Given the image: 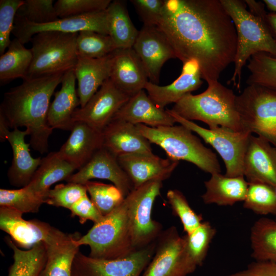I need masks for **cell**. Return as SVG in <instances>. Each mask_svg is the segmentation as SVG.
I'll use <instances>...</instances> for the list:
<instances>
[{"label":"cell","mask_w":276,"mask_h":276,"mask_svg":"<svg viewBox=\"0 0 276 276\" xmlns=\"http://www.w3.org/2000/svg\"><path fill=\"white\" fill-rule=\"evenodd\" d=\"M157 27L183 63L195 60L202 79H218L234 62L237 35L220 0H165Z\"/></svg>","instance_id":"obj_1"},{"label":"cell","mask_w":276,"mask_h":276,"mask_svg":"<svg viewBox=\"0 0 276 276\" xmlns=\"http://www.w3.org/2000/svg\"><path fill=\"white\" fill-rule=\"evenodd\" d=\"M64 73L23 80L4 94L0 114L9 128L26 127L30 133V146L41 154L48 151L53 129L48 122L50 99L61 83Z\"/></svg>","instance_id":"obj_2"},{"label":"cell","mask_w":276,"mask_h":276,"mask_svg":"<svg viewBox=\"0 0 276 276\" xmlns=\"http://www.w3.org/2000/svg\"><path fill=\"white\" fill-rule=\"evenodd\" d=\"M208 84L206 89L200 94L185 95L171 110L185 119L204 122L209 128L221 126L243 131L233 90L218 81Z\"/></svg>","instance_id":"obj_3"},{"label":"cell","mask_w":276,"mask_h":276,"mask_svg":"<svg viewBox=\"0 0 276 276\" xmlns=\"http://www.w3.org/2000/svg\"><path fill=\"white\" fill-rule=\"evenodd\" d=\"M232 19L237 35L235 68L229 81L239 88L242 68L247 61L258 53H266L276 57V42L262 18L247 9L244 1L220 0Z\"/></svg>","instance_id":"obj_4"},{"label":"cell","mask_w":276,"mask_h":276,"mask_svg":"<svg viewBox=\"0 0 276 276\" xmlns=\"http://www.w3.org/2000/svg\"><path fill=\"white\" fill-rule=\"evenodd\" d=\"M140 133L151 143L160 147L167 157L193 164L211 175L221 172L216 154L186 127L180 125L151 127L137 124Z\"/></svg>","instance_id":"obj_5"},{"label":"cell","mask_w":276,"mask_h":276,"mask_svg":"<svg viewBox=\"0 0 276 276\" xmlns=\"http://www.w3.org/2000/svg\"><path fill=\"white\" fill-rule=\"evenodd\" d=\"M76 242L79 247L89 246V256L94 258H123L137 250L133 245L125 199L113 211L94 223L88 232Z\"/></svg>","instance_id":"obj_6"},{"label":"cell","mask_w":276,"mask_h":276,"mask_svg":"<svg viewBox=\"0 0 276 276\" xmlns=\"http://www.w3.org/2000/svg\"><path fill=\"white\" fill-rule=\"evenodd\" d=\"M78 34L47 31L34 35L30 40L32 60L25 79L64 73L74 68Z\"/></svg>","instance_id":"obj_7"},{"label":"cell","mask_w":276,"mask_h":276,"mask_svg":"<svg viewBox=\"0 0 276 276\" xmlns=\"http://www.w3.org/2000/svg\"><path fill=\"white\" fill-rule=\"evenodd\" d=\"M236 105L243 131L255 133L276 147V89L248 85L236 96Z\"/></svg>","instance_id":"obj_8"},{"label":"cell","mask_w":276,"mask_h":276,"mask_svg":"<svg viewBox=\"0 0 276 276\" xmlns=\"http://www.w3.org/2000/svg\"><path fill=\"white\" fill-rule=\"evenodd\" d=\"M167 111L176 123L197 133L215 149L225 164V176H243V159L251 133L235 131L221 126L206 129L183 118L171 109H167Z\"/></svg>","instance_id":"obj_9"},{"label":"cell","mask_w":276,"mask_h":276,"mask_svg":"<svg viewBox=\"0 0 276 276\" xmlns=\"http://www.w3.org/2000/svg\"><path fill=\"white\" fill-rule=\"evenodd\" d=\"M162 187V181H150L134 189L125 198L133 245L136 250L155 241L163 231L162 225L151 217L154 201Z\"/></svg>","instance_id":"obj_10"},{"label":"cell","mask_w":276,"mask_h":276,"mask_svg":"<svg viewBox=\"0 0 276 276\" xmlns=\"http://www.w3.org/2000/svg\"><path fill=\"white\" fill-rule=\"evenodd\" d=\"M156 240L130 255L120 259H102L79 251L74 259L72 276H140L151 260Z\"/></svg>","instance_id":"obj_11"},{"label":"cell","mask_w":276,"mask_h":276,"mask_svg":"<svg viewBox=\"0 0 276 276\" xmlns=\"http://www.w3.org/2000/svg\"><path fill=\"white\" fill-rule=\"evenodd\" d=\"M185 239L176 227L163 231L156 239L154 255L142 276H187L195 270L189 264Z\"/></svg>","instance_id":"obj_12"},{"label":"cell","mask_w":276,"mask_h":276,"mask_svg":"<svg viewBox=\"0 0 276 276\" xmlns=\"http://www.w3.org/2000/svg\"><path fill=\"white\" fill-rule=\"evenodd\" d=\"M83 31L109 35L106 9L79 16L59 18L43 24L31 23L15 17L12 33L24 44L30 41L34 35L42 32L77 33Z\"/></svg>","instance_id":"obj_13"},{"label":"cell","mask_w":276,"mask_h":276,"mask_svg":"<svg viewBox=\"0 0 276 276\" xmlns=\"http://www.w3.org/2000/svg\"><path fill=\"white\" fill-rule=\"evenodd\" d=\"M129 98L109 78L84 106L75 111L72 122H83L102 132Z\"/></svg>","instance_id":"obj_14"},{"label":"cell","mask_w":276,"mask_h":276,"mask_svg":"<svg viewBox=\"0 0 276 276\" xmlns=\"http://www.w3.org/2000/svg\"><path fill=\"white\" fill-rule=\"evenodd\" d=\"M132 48L143 62L150 81L155 84L159 81L164 63L176 58L172 46L157 26L143 25Z\"/></svg>","instance_id":"obj_15"},{"label":"cell","mask_w":276,"mask_h":276,"mask_svg":"<svg viewBox=\"0 0 276 276\" xmlns=\"http://www.w3.org/2000/svg\"><path fill=\"white\" fill-rule=\"evenodd\" d=\"M94 178L110 181L125 198L134 189L131 181L119 163L117 157L103 147L97 151L88 162L66 181L84 185Z\"/></svg>","instance_id":"obj_16"},{"label":"cell","mask_w":276,"mask_h":276,"mask_svg":"<svg viewBox=\"0 0 276 276\" xmlns=\"http://www.w3.org/2000/svg\"><path fill=\"white\" fill-rule=\"evenodd\" d=\"M22 214L12 208H0V228L10 235L17 246L29 249L38 243H45L57 229L37 219L25 220Z\"/></svg>","instance_id":"obj_17"},{"label":"cell","mask_w":276,"mask_h":276,"mask_svg":"<svg viewBox=\"0 0 276 276\" xmlns=\"http://www.w3.org/2000/svg\"><path fill=\"white\" fill-rule=\"evenodd\" d=\"M117 159L134 189L150 181L168 179L179 164V161L163 158L153 153L125 154Z\"/></svg>","instance_id":"obj_18"},{"label":"cell","mask_w":276,"mask_h":276,"mask_svg":"<svg viewBox=\"0 0 276 276\" xmlns=\"http://www.w3.org/2000/svg\"><path fill=\"white\" fill-rule=\"evenodd\" d=\"M243 176L248 183L276 187V147L266 140L250 135L243 159Z\"/></svg>","instance_id":"obj_19"},{"label":"cell","mask_w":276,"mask_h":276,"mask_svg":"<svg viewBox=\"0 0 276 276\" xmlns=\"http://www.w3.org/2000/svg\"><path fill=\"white\" fill-rule=\"evenodd\" d=\"M110 78L130 97L144 89L148 81L145 66L133 48L114 51Z\"/></svg>","instance_id":"obj_20"},{"label":"cell","mask_w":276,"mask_h":276,"mask_svg":"<svg viewBox=\"0 0 276 276\" xmlns=\"http://www.w3.org/2000/svg\"><path fill=\"white\" fill-rule=\"evenodd\" d=\"M199 66L195 60L183 63L181 73L172 83L159 86L148 81L145 85L148 95L159 108L164 109L171 103H176L185 95L198 89L203 81Z\"/></svg>","instance_id":"obj_21"},{"label":"cell","mask_w":276,"mask_h":276,"mask_svg":"<svg viewBox=\"0 0 276 276\" xmlns=\"http://www.w3.org/2000/svg\"><path fill=\"white\" fill-rule=\"evenodd\" d=\"M103 147L117 157L129 154L151 153V143L143 135L136 125L112 120L102 131Z\"/></svg>","instance_id":"obj_22"},{"label":"cell","mask_w":276,"mask_h":276,"mask_svg":"<svg viewBox=\"0 0 276 276\" xmlns=\"http://www.w3.org/2000/svg\"><path fill=\"white\" fill-rule=\"evenodd\" d=\"M71 131L68 138L57 152L63 159L79 170L103 147L102 134L81 122H75Z\"/></svg>","instance_id":"obj_23"},{"label":"cell","mask_w":276,"mask_h":276,"mask_svg":"<svg viewBox=\"0 0 276 276\" xmlns=\"http://www.w3.org/2000/svg\"><path fill=\"white\" fill-rule=\"evenodd\" d=\"M112 120L151 127L173 126L176 123L167 109L157 106L144 89L130 97Z\"/></svg>","instance_id":"obj_24"},{"label":"cell","mask_w":276,"mask_h":276,"mask_svg":"<svg viewBox=\"0 0 276 276\" xmlns=\"http://www.w3.org/2000/svg\"><path fill=\"white\" fill-rule=\"evenodd\" d=\"M29 134L26 129L20 130L14 128L8 131L5 136V140L8 141L13 152V159L8 171V177L11 185L20 188L29 183L42 159L40 157L34 158L31 156L30 144L25 140V136Z\"/></svg>","instance_id":"obj_25"},{"label":"cell","mask_w":276,"mask_h":276,"mask_svg":"<svg viewBox=\"0 0 276 276\" xmlns=\"http://www.w3.org/2000/svg\"><path fill=\"white\" fill-rule=\"evenodd\" d=\"M81 236L77 233L67 234L57 228L44 243L47 258L40 276H72L73 261L79 251L76 241Z\"/></svg>","instance_id":"obj_26"},{"label":"cell","mask_w":276,"mask_h":276,"mask_svg":"<svg viewBox=\"0 0 276 276\" xmlns=\"http://www.w3.org/2000/svg\"><path fill=\"white\" fill-rule=\"evenodd\" d=\"M113 52L100 58L78 56L74 72L78 81L80 107L84 106L104 82L110 78Z\"/></svg>","instance_id":"obj_27"},{"label":"cell","mask_w":276,"mask_h":276,"mask_svg":"<svg viewBox=\"0 0 276 276\" xmlns=\"http://www.w3.org/2000/svg\"><path fill=\"white\" fill-rule=\"evenodd\" d=\"M76 80L74 68L63 75L61 88L55 94L48 113V124L53 129L71 131L73 126L72 116L80 105Z\"/></svg>","instance_id":"obj_28"},{"label":"cell","mask_w":276,"mask_h":276,"mask_svg":"<svg viewBox=\"0 0 276 276\" xmlns=\"http://www.w3.org/2000/svg\"><path fill=\"white\" fill-rule=\"evenodd\" d=\"M204 183L206 190L201 196L203 202L220 206L233 205L243 201L248 186L244 176L228 177L220 173L212 174Z\"/></svg>","instance_id":"obj_29"},{"label":"cell","mask_w":276,"mask_h":276,"mask_svg":"<svg viewBox=\"0 0 276 276\" xmlns=\"http://www.w3.org/2000/svg\"><path fill=\"white\" fill-rule=\"evenodd\" d=\"M75 170L57 151L50 153L42 158L40 166L26 187L47 199L51 186L61 180L66 181Z\"/></svg>","instance_id":"obj_30"},{"label":"cell","mask_w":276,"mask_h":276,"mask_svg":"<svg viewBox=\"0 0 276 276\" xmlns=\"http://www.w3.org/2000/svg\"><path fill=\"white\" fill-rule=\"evenodd\" d=\"M109 35L117 49L132 48L139 35L132 24L125 3L111 1L106 9Z\"/></svg>","instance_id":"obj_31"},{"label":"cell","mask_w":276,"mask_h":276,"mask_svg":"<svg viewBox=\"0 0 276 276\" xmlns=\"http://www.w3.org/2000/svg\"><path fill=\"white\" fill-rule=\"evenodd\" d=\"M5 241L13 251V262L8 276H40L47 261L44 243H38L26 250L19 249L9 237Z\"/></svg>","instance_id":"obj_32"},{"label":"cell","mask_w":276,"mask_h":276,"mask_svg":"<svg viewBox=\"0 0 276 276\" xmlns=\"http://www.w3.org/2000/svg\"><path fill=\"white\" fill-rule=\"evenodd\" d=\"M251 257L258 261L276 263V220L262 217L250 230Z\"/></svg>","instance_id":"obj_33"},{"label":"cell","mask_w":276,"mask_h":276,"mask_svg":"<svg viewBox=\"0 0 276 276\" xmlns=\"http://www.w3.org/2000/svg\"><path fill=\"white\" fill-rule=\"evenodd\" d=\"M32 60L31 50L17 38L12 40L6 52L0 56L1 84L18 78L25 79Z\"/></svg>","instance_id":"obj_34"},{"label":"cell","mask_w":276,"mask_h":276,"mask_svg":"<svg viewBox=\"0 0 276 276\" xmlns=\"http://www.w3.org/2000/svg\"><path fill=\"white\" fill-rule=\"evenodd\" d=\"M216 234V229L209 222L203 221L192 233L183 236L187 258L195 270L202 264Z\"/></svg>","instance_id":"obj_35"},{"label":"cell","mask_w":276,"mask_h":276,"mask_svg":"<svg viewBox=\"0 0 276 276\" xmlns=\"http://www.w3.org/2000/svg\"><path fill=\"white\" fill-rule=\"evenodd\" d=\"M243 207L261 215L276 216V187L263 182L248 183Z\"/></svg>","instance_id":"obj_36"},{"label":"cell","mask_w":276,"mask_h":276,"mask_svg":"<svg viewBox=\"0 0 276 276\" xmlns=\"http://www.w3.org/2000/svg\"><path fill=\"white\" fill-rule=\"evenodd\" d=\"M76 49L78 56L89 58H102L118 49L109 35L91 31L78 33Z\"/></svg>","instance_id":"obj_37"},{"label":"cell","mask_w":276,"mask_h":276,"mask_svg":"<svg viewBox=\"0 0 276 276\" xmlns=\"http://www.w3.org/2000/svg\"><path fill=\"white\" fill-rule=\"evenodd\" d=\"M250 74L248 85L255 84L276 89V57L266 53H258L248 60Z\"/></svg>","instance_id":"obj_38"},{"label":"cell","mask_w":276,"mask_h":276,"mask_svg":"<svg viewBox=\"0 0 276 276\" xmlns=\"http://www.w3.org/2000/svg\"><path fill=\"white\" fill-rule=\"evenodd\" d=\"M45 201V198L26 187L14 190L0 189V206L15 209L22 214L37 213Z\"/></svg>","instance_id":"obj_39"},{"label":"cell","mask_w":276,"mask_h":276,"mask_svg":"<svg viewBox=\"0 0 276 276\" xmlns=\"http://www.w3.org/2000/svg\"><path fill=\"white\" fill-rule=\"evenodd\" d=\"M90 199L103 216L120 205L125 197L114 185L88 181L85 184Z\"/></svg>","instance_id":"obj_40"},{"label":"cell","mask_w":276,"mask_h":276,"mask_svg":"<svg viewBox=\"0 0 276 276\" xmlns=\"http://www.w3.org/2000/svg\"><path fill=\"white\" fill-rule=\"evenodd\" d=\"M167 198L173 213L179 218L186 234L192 233L203 222L202 216L197 214L192 209L180 191L176 189L168 190Z\"/></svg>","instance_id":"obj_41"},{"label":"cell","mask_w":276,"mask_h":276,"mask_svg":"<svg viewBox=\"0 0 276 276\" xmlns=\"http://www.w3.org/2000/svg\"><path fill=\"white\" fill-rule=\"evenodd\" d=\"M53 0H25L16 17L36 24H43L59 18Z\"/></svg>","instance_id":"obj_42"},{"label":"cell","mask_w":276,"mask_h":276,"mask_svg":"<svg viewBox=\"0 0 276 276\" xmlns=\"http://www.w3.org/2000/svg\"><path fill=\"white\" fill-rule=\"evenodd\" d=\"M111 0H58L54 4L57 16L64 18L106 10Z\"/></svg>","instance_id":"obj_43"},{"label":"cell","mask_w":276,"mask_h":276,"mask_svg":"<svg viewBox=\"0 0 276 276\" xmlns=\"http://www.w3.org/2000/svg\"><path fill=\"white\" fill-rule=\"evenodd\" d=\"M87 193L85 185L73 182L58 184L49 190L45 203L70 210L77 200Z\"/></svg>","instance_id":"obj_44"},{"label":"cell","mask_w":276,"mask_h":276,"mask_svg":"<svg viewBox=\"0 0 276 276\" xmlns=\"http://www.w3.org/2000/svg\"><path fill=\"white\" fill-rule=\"evenodd\" d=\"M22 0L0 1V55L8 49L11 40L14 20L18 9L23 4Z\"/></svg>","instance_id":"obj_45"},{"label":"cell","mask_w":276,"mask_h":276,"mask_svg":"<svg viewBox=\"0 0 276 276\" xmlns=\"http://www.w3.org/2000/svg\"><path fill=\"white\" fill-rule=\"evenodd\" d=\"M144 25L157 26L162 16L165 0H131Z\"/></svg>","instance_id":"obj_46"},{"label":"cell","mask_w":276,"mask_h":276,"mask_svg":"<svg viewBox=\"0 0 276 276\" xmlns=\"http://www.w3.org/2000/svg\"><path fill=\"white\" fill-rule=\"evenodd\" d=\"M70 210L71 216H77L81 224H84L87 220L92 221L94 223H96L99 222L104 216L89 198L87 194L77 200Z\"/></svg>","instance_id":"obj_47"},{"label":"cell","mask_w":276,"mask_h":276,"mask_svg":"<svg viewBox=\"0 0 276 276\" xmlns=\"http://www.w3.org/2000/svg\"><path fill=\"white\" fill-rule=\"evenodd\" d=\"M223 276H276V263L255 261L245 269Z\"/></svg>","instance_id":"obj_48"},{"label":"cell","mask_w":276,"mask_h":276,"mask_svg":"<svg viewBox=\"0 0 276 276\" xmlns=\"http://www.w3.org/2000/svg\"><path fill=\"white\" fill-rule=\"evenodd\" d=\"M245 3L248 6L249 11L257 16L265 18L267 12L265 10V5L263 2H256L254 0H245Z\"/></svg>","instance_id":"obj_49"},{"label":"cell","mask_w":276,"mask_h":276,"mask_svg":"<svg viewBox=\"0 0 276 276\" xmlns=\"http://www.w3.org/2000/svg\"><path fill=\"white\" fill-rule=\"evenodd\" d=\"M265 21L276 42V13H267L265 17Z\"/></svg>","instance_id":"obj_50"},{"label":"cell","mask_w":276,"mask_h":276,"mask_svg":"<svg viewBox=\"0 0 276 276\" xmlns=\"http://www.w3.org/2000/svg\"><path fill=\"white\" fill-rule=\"evenodd\" d=\"M263 2L271 12L276 13V0H264Z\"/></svg>","instance_id":"obj_51"},{"label":"cell","mask_w":276,"mask_h":276,"mask_svg":"<svg viewBox=\"0 0 276 276\" xmlns=\"http://www.w3.org/2000/svg\"><path fill=\"white\" fill-rule=\"evenodd\" d=\"M275 220H276V218H275Z\"/></svg>","instance_id":"obj_52"}]
</instances>
